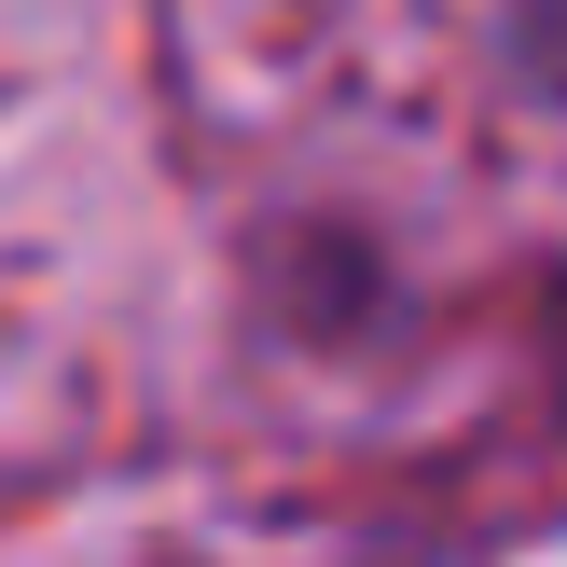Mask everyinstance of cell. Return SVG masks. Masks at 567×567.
<instances>
[{"label": "cell", "mask_w": 567, "mask_h": 567, "mask_svg": "<svg viewBox=\"0 0 567 567\" xmlns=\"http://www.w3.org/2000/svg\"><path fill=\"white\" fill-rule=\"evenodd\" d=\"M264 291L291 305V332H360L388 305V264H374V236H347V221H277L264 236Z\"/></svg>", "instance_id": "obj_1"}, {"label": "cell", "mask_w": 567, "mask_h": 567, "mask_svg": "<svg viewBox=\"0 0 567 567\" xmlns=\"http://www.w3.org/2000/svg\"><path fill=\"white\" fill-rule=\"evenodd\" d=\"M498 83L526 111H567V0H498Z\"/></svg>", "instance_id": "obj_2"}, {"label": "cell", "mask_w": 567, "mask_h": 567, "mask_svg": "<svg viewBox=\"0 0 567 567\" xmlns=\"http://www.w3.org/2000/svg\"><path fill=\"white\" fill-rule=\"evenodd\" d=\"M540 347H554V415H567V264L540 277Z\"/></svg>", "instance_id": "obj_3"}]
</instances>
